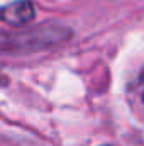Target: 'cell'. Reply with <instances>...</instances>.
Segmentation results:
<instances>
[{
    "instance_id": "6da1fadb",
    "label": "cell",
    "mask_w": 144,
    "mask_h": 146,
    "mask_svg": "<svg viewBox=\"0 0 144 146\" xmlns=\"http://www.w3.org/2000/svg\"><path fill=\"white\" fill-rule=\"evenodd\" d=\"M71 37V29L59 22H44L22 31H0V54H31L54 48Z\"/></svg>"
},
{
    "instance_id": "7a4b0ae2",
    "label": "cell",
    "mask_w": 144,
    "mask_h": 146,
    "mask_svg": "<svg viewBox=\"0 0 144 146\" xmlns=\"http://www.w3.org/2000/svg\"><path fill=\"white\" fill-rule=\"evenodd\" d=\"M36 17V7L32 0H15L0 7V22L14 27L27 26Z\"/></svg>"
}]
</instances>
